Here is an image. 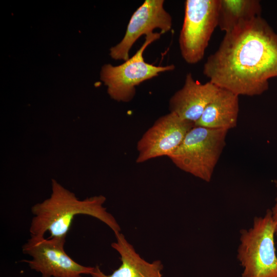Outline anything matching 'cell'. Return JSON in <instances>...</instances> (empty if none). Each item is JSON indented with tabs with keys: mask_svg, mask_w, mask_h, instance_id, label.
Instances as JSON below:
<instances>
[{
	"mask_svg": "<svg viewBox=\"0 0 277 277\" xmlns=\"http://www.w3.org/2000/svg\"><path fill=\"white\" fill-rule=\"evenodd\" d=\"M237 258L244 270L241 277H277L274 224L270 210L255 217L249 229L240 231Z\"/></svg>",
	"mask_w": 277,
	"mask_h": 277,
	"instance_id": "277c9868",
	"label": "cell"
},
{
	"mask_svg": "<svg viewBox=\"0 0 277 277\" xmlns=\"http://www.w3.org/2000/svg\"><path fill=\"white\" fill-rule=\"evenodd\" d=\"M106 197L102 195L79 200L75 194L56 181L52 180V193L49 198L33 205L29 232L31 235L66 238L74 217L78 214L94 217L107 225L114 233L121 227L114 216L103 206Z\"/></svg>",
	"mask_w": 277,
	"mask_h": 277,
	"instance_id": "7a4b0ae2",
	"label": "cell"
},
{
	"mask_svg": "<svg viewBox=\"0 0 277 277\" xmlns=\"http://www.w3.org/2000/svg\"><path fill=\"white\" fill-rule=\"evenodd\" d=\"M194 126V123L184 120L171 112L159 117L138 141L136 163L168 156Z\"/></svg>",
	"mask_w": 277,
	"mask_h": 277,
	"instance_id": "ba28073f",
	"label": "cell"
},
{
	"mask_svg": "<svg viewBox=\"0 0 277 277\" xmlns=\"http://www.w3.org/2000/svg\"><path fill=\"white\" fill-rule=\"evenodd\" d=\"M162 33L153 32L146 35L142 46L131 57L120 65L105 64L101 68V80L107 86L110 96L118 102H129L135 96V87L162 72L173 70V65L157 66L146 63L143 53L146 48L159 39Z\"/></svg>",
	"mask_w": 277,
	"mask_h": 277,
	"instance_id": "5b68a950",
	"label": "cell"
},
{
	"mask_svg": "<svg viewBox=\"0 0 277 277\" xmlns=\"http://www.w3.org/2000/svg\"><path fill=\"white\" fill-rule=\"evenodd\" d=\"M203 74L238 95H259L277 77V33L262 16L225 33Z\"/></svg>",
	"mask_w": 277,
	"mask_h": 277,
	"instance_id": "6da1fadb",
	"label": "cell"
},
{
	"mask_svg": "<svg viewBox=\"0 0 277 277\" xmlns=\"http://www.w3.org/2000/svg\"><path fill=\"white\" fill-rule=\"evenodd\" d=\"M239 96L229 90L220 88L195 123V126L228 131L235 128L239 112Z\"/></svg>",
	"mask_w": 277,
	"mask_h": 277,
	"instance_id": "7c38bea8",
	"label": "cell"
},
{
	"mask_svg": "<svg viewBox=\"0 0 277 277\" xmlns=\"http://www.w3.org/2000/svg\"><path fill=\"white\" fill-rule=\"evenodd\" d=\"M66 238L31 235L22 246V251L30 255L31 260L25 261L30 267L41 273L42 277H82L90 274L95 267L81 265L66 252Z\"/></svg>",
	"mask_w": 277,
	"mask_h": 277,
	"instance_id": "52a82bcc",
	"label": "cell"
},
{
	"mask_svg": "<svg viewBox=\"0 0 277 277\" xmlns=\"http://www.w3.org/2000/svg\"><path fill=\"white\" fill-rule=\"evenodd\" d=\"M275 186L277 188V180L274 181ZM272 217L275 226V235L277 236V196L275 199V204L271 210Z\"/></svg>",
	"mask_w": 277,
	"mask_h": 277,
	"instance_id": "5bb4252c",
	"label": "cell"
},
{
	"mask_svg": "<svg viewBox=\"0 0 277 277\" xmlns=\"http://www.w3.org/2000/svg\"><path fill=\"white\" fill-rule=\"evenodd\" d=\"M228 131L194 126L168 157L181 170L209 182L226 146Z\"/></svg>",
	"mask_w": 277,
	"mask_h": 277,
	"instance_id": "3957f363",
	"label": "cell"
},
{
	"mask_svg": "<svg viewBox=\"0 0 277 277\" xmlns=\"http://www.w3.org/2000/svg\"><path fill=\"white\" fill-rule=\"evenodd\" d=\"M220 0H186L179 42L181 55L189 64L204 57L211 35L218 26Z\"/></svg>",
	"mask_w": 277,
	"mask_h": 277,
	"instance_id": "8992f818",
	"label": "cell"
},
{
	"mask_svg": "<svg viewBox=\"0 0 277 277\" xmlns=\"http://www.w3.org/2000/svg\"><path fill=\"white\" fill-rule=\"evenodd\" d=\"M116 241L111 247L118 252L122 262L119 268L110 275H106L96 266L92 277H163V265L160 260L149 263L140 256L133 246L120 232L114 233Z\"/></svg>",
	"mask_w": 277,
	"mask_h": 277,
	"instance_id": "8fae6325",
	"label": "cell"
},
{
	"mask_svg": "<svg viewBox=\"0 0 277 277\" xmlns=\"http://www.w3.org/2000/svg\"><path fill=\"white\" fill-rule=\"evenodd\" d=\"M220 88L210 81L202 84L195 80L191 73H188L183 87L169 100L170 112L195 123Z\"/></svg>",
	"mask_w": 277,
	"mask_h": 277,
	"instance_id": "30bf717a",
	"label": "cell"
},
{
	"mask_svg": "<svg viewBox=\"0 0 277 277\" xmlns=\"http://www.w3.org/2000/svg\"><path fill=\"white\" fill-rule=\"evenodd\" d=\"M164 0H145L132 15L122 41L110 49V55L115 60L126 61L135 42L142 35L153 33L159 29L163 34L172 26L171 15L164 7Z\"/></svg>",
	"mask_w": 277,
	"mask_h": 277,
	"instance_id": "9c48e42d",
	"label": "cell"
},
{
	"mask_svg": "<svg viewBox=\"0 0 277 277\" xmlns=\"http://www.w3.org/2000/svg\"><path fill=\"white\" fill-rule=\"evenodd\" d=\"M258 0H220L218 26L225 33L261 16Z\"/></svg>",
	"mask_w": 277,
	"mask_h": 277,
	"instance_id": "4fadbf2b",
	"label": "cell"
}]
</instances>
